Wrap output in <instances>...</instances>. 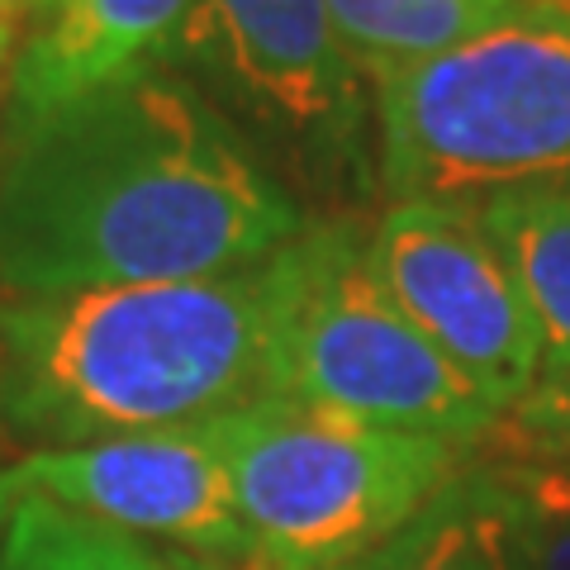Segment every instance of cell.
Here are the masks:
<instances>
[{
  "instance_id": "6da1fadb",
  "label": "cell",
  "mask_w": 570,
  "mask_h": 570,
  "mask_svg": "<svg viewBox=\"0 0 570 570\" xmlns=\"http://www.w3.org/2000/svg\"><path fill=\"white\" fill-rule=\"evenodd\" d=\"M314 214L171 62L33 119H0V291L10 299L234 276Z\"/></svg>"
},
{
  "instance_id": "7a4b0ae2",
  "label": "cell",
  "mask_w": 570,
  "mask_h": 570,
  "mask_svg": "<svg viewBox=\"0 0 570 570\" xmlns=\"http://www.w3.org/2000/svg\"><path fill=\"white\" fill-rule=\"evenodd\" d=\"M281 253L205 281L0 299V414L33 452L224 419L276 395Z\"/></svg>"
},
{
  "instance_id": "3957f363",
  "label": "cell",
  "mask_w": 570,
  "mask_h": 570,
  "mask_svg": "<svg viewBox=\"0 0 570 570\" xmlns=\"http://www.w3.org/2000/svg\"><path fill=\"white\" fill-rule=\"evenodd\" d=\"M385 205L490 209L570 190V6L523 0L376 86Z\"/></svg>"
},
{
  "instance_id": "277c9868",
  "label": "cell",
  "mask_w": 570,
  "mask_h": 570,
  "mask_svg": "<svg viewBox=\"0 0 570 570\" xmlns=\"http://www.w3.org/2000/svg\"><path fill=\"white\" fill-rule=\"evenodd\" d=\"M171 67L305 209L337 219L381 195L376 81L328 0H195Z\"/></svg>"
},
{
  "instance_id": "5b68a950",
  "label": "cell",
  "mask_w": 570,
  "mask_h": 570,
  "mask_svg": "<svg viewBox=\"0 0 570 570\" xmlns=\"http://www.w3.org/2000/svg\"><path fill=\"white\" fill-rule=\"evenodd\" d=\"M262 570H343L385 547L471 448L272 395L214 419Z\"/></svg>"
},
{
  "instance_id": "8992f818",
  "label": "cell",
  "mask_w": 570,
  "mask_h": 570,
  "mask_svg": "<svg viewBox=\"0 0 570 570\" xmlns=\"http://www.w3.org/2000/svg\"><path fill=\"white\" fill-rule=\"evenodd\" d=\"M276 395L333 414L490 448L499 414L409 324L366 257V219H314L281 253Z\"/></svg>"
},
{
  "instance_id": "52a82bcc",
  "label": "cell",
  "mask_w": 570,
  "mask_h": 570,
  "mask_svg": "<svg viewBox=\"0 0 570 570\" xmlns=\"http://www.w3.org/2000/svg\"><path fill=\"white\" fill-rule=\"evenodd\" d=\"M366 257L390 299L499 419L542 376V333L480 214L385 205L366 224Z\"/></svg>"
},
{
  "instance_id": "ba28073f",
  "label": "cell",
  "mask_w": 570,
  "mask_h": 570,
  "mask_svg": "<svg viewBox=\"0 0 570 570\" xmlns=\"http://www.w3.org/2000/svg\"><path fill=\"white\" fill-rule=\"evenodd\" d=\"M24 494H43L71 513L110 523L129 538H157L200 557L253 566L257 551L243 528L234 480L214 419L105 438L86 448L29 452L14 461Z\"/></svg>"
},
{
  "instance_id": "9c48e42d",
  "label": "cell",
  "mask_w": 570,
  "mask_h": 570,
  "mask_svg": "<svg viewBox=\"0 0 570 570\" xmlns=\"http://www.w3.org/2000/svg\"><path fill=\"white\" fill-rule=\"evenodd\" d=\"M195 0H58L10 58L6 115L33 119L142 67L171 62Z\"/></svg>"
},
{
  "instance_id": "30bf717a",
  "label": "cell",
  "mask_w": 570,
  "mask_h": 570,
  "mask_svg": "<svg viewBox=\"0 0 570 570\" xmlns=\"http://www.w3.org/2000/svg\"><path fill=\"white\" fill-rule=\"evenodd\" d=\"M343 570H519L504 475L494 461H471L385 547Z\"/></svg>"
},
{
  "instance_id": "8fae6325",
  "label": "cell",
  "mask_w": 570,
  "mask_h": 570,
  "mask_svg": "<svg viewBox=\"0 0 570 570\" xmlns=\"http://www.w3.org/2000/svg\"><path fill=\"white\" fill-rule=\"evenodd\" d=\"M523 0H328L333 29L371 81L485 33Z\"/></svg>"
},
{
  "instance_id": "7c38bea8",
  "label": "cell",
  "mask_w": 570,
  "mask_h": 570,
  "mask_svg": "<svg viewBox=\"0 0 570 570\" xmlns=\"http://www.w3.org/2000/svg\"><path fill=\"white\" fill-rule=\"evenodd\" d=\"M480 224L513 266L542 333V371H570V190L519 195L480 209Z\"/></svg>"
},
{
  "instance_id": "4fadbf2b",
  "label": "cell",
  "mask_w": 570,
  "mask_h": 570,
  "mask_svg": "<svg viewBox=\"0 0 570 570\" xmlns=\"http://www.w3.org/2000/svg\"><path fill=\"white\" fill-rule=\"evenodd\" d=\"M0 570H186L110 523L71 513L43 494H24L0 532Z\"/></svg>"
},
{
  "instance_id": "5bb4252c",
  "label": "cell",
  "mask_w": 570,
  "mask_h": 570,
  "mask_svg": "<svg viewBox=\"0 0 570 570\" xmlns=\"http://www.w3.org/2000/svg\"><path fill=\"white\" fill-rule=\"evenodd\" d=\"M513 494L519 570H570V471L538 461H494Z\"/></svg>"
},
{
  "instance_id": "9a60e30c",
  "label": "cell",
  "mask_w": 570,
  "mask_h": 570,
  "mask_svg": "<svg viewBox=\"0 0 570 570\" xmlns=\"http://www.w3.org/2000/svg\"><path fill=\"white\" fill-rule=\"evenodd\" d=\"M490 448L504 461L570 471V371H542L538 385L499 419Z\"/></svg>"
},
{
  "instance_id": "2e32d148",
  "label": "cell",
  "mask_w": 570,
  "mask_h": 570,
  "mask_svg": "<svg viewBox=\"0 0 570 570\" xmlns=\"http://www.w3.org/2000/svg\"><path fill=\"white\" fill-rule=\"evenodd\" d=\"M20 499H24L20 475H14V466H0V532H6V523H10V513H14Z\"/></svg>"
},
{
  "instance_id": "e0dca14e",
  "label": "cell",
  "mask_w": 570,
  "mask_h": 570,
  "mask_svg": "<svg viewBox=\"0 0 570 570\" xmlns=\"http://www.w3.org/2000/svg\"><path fill=\"white\" fill-rule=\"evenodd\" d=\"M24 20H29V0H0V24L20 33Z\"/></svg>"
},
{
  "instance_id": "ac0fdd59",
  "label": "cell",
  "mask_w": 570,
  "mask_h": 570,
  "mask_svg": "<svg viewBox=\"0 0 570 570\" xmlns=\"http://www.w3.org/2000/svg\"><path fill=\"white\" fill-rule=\"evenodd\" d=\"M10 58H14V29L0 24V96H6V81H10Z\"/></svg>"
},
{
  "instance_id": "d6986e66",
  "label": "cell",
  "mask_w": 570,
  "mask_h": 570,
  "mask_svg": "<svg viewBox=\"0 0 570 570\" xmlns=\"http://www.w3.org/2000/svg\"><path fill=\"white\" fill-rule=\"evenodd\" d=\"M52 6H58V0H29V24H33V20H39V14H48Z\"/></svg>"
},
{
  "instance_id": "ffe728a7",
  "label": "cell",
  "mask_w": 570,
  "mask_h": 570,
  "mask_svg": "<svg viewBox=\"0 0 570 570\" xmlns=\"http://www.w3.org/2000/svg\"><path fill=\"white\" fill-rule=\"evenodd\" d=\"M186 570H214V566H205V561H186Z\"/></svg>"
},
{
  "instance_id": "44dd1931",
  "label": "cell",
  "mask_w": 570,
  "mask_h": 570,
  "mask_svg": "<svg viewBox=\"0 0 570 570\" xmlns=\"http://www.w3.org/2000/svg\"><path fill=\"white\" fill-rule=\"evenodd\" d=\"M0 428H6V414H0Z\"/></svg>"
},
{
  "instance_id": "7402d4cb",
  "label": "cell",
  "mask_w": 570,
  "mask_h": 570,
  "mask_svg": "<svg viewBox=\"0 0 570 570\" xmlns=\"http://www.w3.org/2000/svg\"><path fill=\"white\" fill-rule=\"evenodd\" d=\"M247 570H262V566H247Z\"/></svg>"
}]
</instances>
